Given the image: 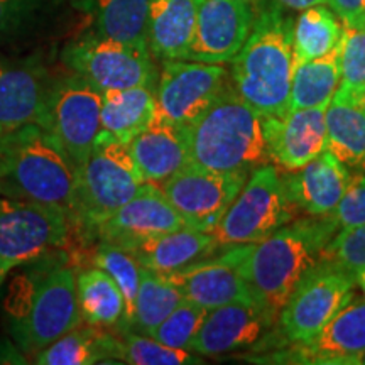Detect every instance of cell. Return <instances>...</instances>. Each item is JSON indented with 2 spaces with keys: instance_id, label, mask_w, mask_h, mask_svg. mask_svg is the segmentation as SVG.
<instances>
[{
  "instance_id": "8992f818",
  "label": "cell",
  "mask_w": 365,
  "mask_h": 365,
  "mask_svg": "<svg viewBox=\"0 0 365 365\" xmlns=\"http://www.w3.org/2000/svg\"><path fill=\"white\" fill-rule=\"evenodd\" d=\"M144 182L130 156L129 144L100 130L88 158L76 168V228L93 234L95 228L124 207Z\"/></svg>"
},
{
  "instance_id": "52a82bcc",
  "label": "cell",
  "mask_w": 365,
  "mask_h": 365,
  "mask_svg": "<svg viewBox=\"0 0 365 365\" xmlns=\"http://www.w3.org/2000/svg\"><path fill=\"white\" fill-rule=\"evenodd\" d=\"M294 215L296 208L287 198L279 171L262 164L242 186L212 235L222 247L255 244L289 223Z\"/></svg>"
},
{
  "instance_id": "7bdbcfd3",
  "label": "cell",
  "mask_w": 365,
  "mask_h": 365,
  "mask_svg": "<svg viewBox=\"0 0 365 365\" xmlns=\"http://www.w3.org/2000/svg\"><path fill=\"white\" fill-rule=\"evenodd\" d=\"M7 271H6V269H4L2 266H0V284H2V281L4 279H6V276H7Z\"/></svg>"
},
{
  "instance_id": "30bf717a",
  "label": "cell",
  "mask_w": 365,
  "mask_h": 365,
  "mask_svg": "<svg viewBox=\"0 0 365 365\" xmlns=\"http://www.w3.org/2000/svg\"><path fill=\"white\" fill-rule=\"evenodd\" d=\"M102 91L76 73L53 78L39 125L49 130L78 168L102 130Z\"/></svg>"
},
{
  "instance_id": "603a6c76",
  "label": "cell",
  "mask_w": 365,
  "mask_h": 365,
  "mask_svg": "<svg viewBox=\"0 0 365 365\" xmlns=\"http://www.w3.org/2000/svg\"><path fill=\"white\" fill-rule=\"evenodd\" d=\"M218 245L220 244L212 234H205L193 228H181L170 234L137 242L125 250L134 255L140 266L164 276L210 257L215 254Z\"/></svg>"
},
{
  "instance_id": "836d02e7",
  "label": "cell",
  "mask_w": 365,
  "mask_h": 365,
  "mask_svg": "<svg viewBox=\"0 0 365 365\" xmlns=\"http://www.w3.org/2000/svg\"><path fill=\"white\" fill-rule=\"evenodd\" d=\"M93 264L95 267L103 269L108 276H112L118 289L122 291L125 301L124 330H129L132 327V317H134L135 296L139 291L143 266L135 261V257L129 250L122 249L120 245L110 244V242H100L97 245L93 254Z\"/></svg>"
},
{
  "instance_id": "7c38bea8",
  "label": "cell",
  "mask_w": 365,
  "mask_h": 365,
  "mask_svg": "<svg viewBox=\"0 0 365 365\" xmlns=\"http://www.w3.org/2000/svg\"><path fill=\"white\" fill-rule=\"evenodd\" d=\"M249 173H222L188 163L163 181V193L186 225L212 234L247 181Z\"/></svg>"
},
{
  "instance_id": "e0dca14e",
  "label": "cell",
  "mask_w": 365,
  "mask_h": 365,
  "mask_svg": "<svg viewBox=\"0 0 365 365\" xmlns=\"http://www.w3.org/2000/svg\"><path fill=\"white\" fill-rule=\"evenodd\" d=\"M188 228L185 218L168 202L163 190L144 182L124 207H120L93 230L100 242H110L122 249L153 237Z\"/></svg>"
},
{
  "instance_id": "3957f363",
  "label": "cell",
  "mask_w": 365,
  "mask_h": 365,
  "mask_svg": "<svg viewBox=\"0 0 365 365\" xmlns=\"http://www.w3.org/2000/svg\"><path fill=\"white\" fill-rule=\"evenodd\" d=\"M75 163L43 125L27 124L0 137L2 196L53 205L75 223Z\"/></svg>"
},
{
  "instance_id": "7402d4cb",
  "label": "cell",
  "mask_w": 365,
  "mask_h": 365,
  "mask_svg": "<svg viewBox=\"0 0 365 365\" xmlns=\"http://www.w3.org/2000/svg\"><path fill=\"white\" fill-rule=\"evenodd\" d=\"M365 352V299H350L323 330L301 345L309 364H360ZM304 359L301 362H304Z\"/></svg>"
},
{
  "instance_id": "9c48e42d",
  "label": "cell",
  "mask_w": 365,
  "mask_h": 365,
  "mask_svg": "<svg viewBox=\"0 0 365 365\" xmlns=\"http://www.w3.org/2000/svg\"><path fill=\"white\" fill-rule=\"evenodd\" d=\"M148 46L105 38L93 31L63 48L61 59L73 73L100 91L154 85L156 68Z\"/></svg>"
},
{
  "instance_id": "4fadbf2b",
  "label": "cell",
  "mask_w": 365,
  "mask_h": 365,
  "mask_svg": "<svg viewBox=\"0 0 365 365\" xmlns=\"http://www.w3.org/2000/svg\"><path fill=\"white\" fill-rule=\"evenodd\" d=\"M228 83L222 65L170 59L163 61L156 85V115L180 125H190L213 103Z\"/></svg>"
},
{
  "instance_id": "ac0fdd59",
  "label": "cell",
  "mask_w": 365,
  "mask_h": 365,
  "mask_svg": "<svg viewBox=\"0 0 365 365\" xmlns=\"http://www.w3.org/2000/svg\"><path fill=\"white\" fill-rule=\"evenodd\" d=\"M277 317L261 301H234L210 309L190 350L205 357L235 352L257 344Z\"/></svg>"
},
{
  "instance_id": "8d00e7d4",
  "label": "cell",
  "mask_w": 365,
  "mask_h": 365,
  "mask_svg": "<svg viewBox=\"0 0 365 365\" xmlns=\"http://www.w3.org/2000/svg\"><path fill=\"white\" fill-rule=\"evenodd\" d=\"M207 313L208 309L182 299L149 336L173 349L190 350L191 341L202 327Z\"/></svg>"
},
{
  "instance_id": "d6a6232c",
  "label": "cell",
  "mask_w": 365,
  "mask_h": 365,
  "mask_svg": "<svg viewBox=\"0 0 365 365\" xmlns=\"http://www.w3.org/2000/svg\"><path fill=\"white\" fill-rule=\"evenodd\" d=\"M181 301V293L166 277L143 267L139 291L135 296L132 327L137 328L143 335L149 336Z\"/></svg>"
},
{
  "instance_id": "1f68e13d",
  "label": "cell",
  "mask_w": 365,
  "mask_h": 365,
  "mask_svg": "<svg viewBox=\"0 0 365 365\" xmlns=\"http://www.w3.org/2000/svg\"><path fill=\"white\" fill-rule=\"evenodd\" d=\"M344 24L325 4L301 11L293 26L294 63L325 56L339 46Z\"/></svg>"
},
{
  "instance_id": "7a4b0ae2",
  "label": "cell",
  "mask_w": 365,
  "mask_h": 365,
  "mask_svg": "<svg viewBox=\"0 0 365 365\" xmlns=\"http://www.w3.org/2000/svg\"><path fill=\"white\" fill-rule=\"evenodd\" d=\"M293 26L281 6L266 7L255 16L247 41L230 61L235 91L262 118L289 112Z\"/></svg>"
},
{
  "instance_id": "ab89813d",
  "label": "cell",
  "mask_w": 365,
  "mask_h": 365,
  "mask_svg": "<svg viewBox=\"0 0 365 365\" xmlns=\"http://www.w3.org/2000/svg\"><path fill=\"white\" fill-rule=\"evenodd\" d=\"M325 6L330 7L344 24L365 19V0H325Z\"/></svg>"
},
{
  "instance_id": "9a60e30c",
  "label": "cell",
  "mask_w": 365,
  "mask_h": 365,
  "mask_svg": "<svg viewBox=\"0 0 365 365\" xmlns=\"http://www.w3.org/2000/svg\"><path fill=\"white\" fill-rule=\"evenodd\" d=\"M230 247V250L213 255L212 259L207 257L176 272L164 274V277L180 291L182 299L191 301L208 312L234 301H261L254 287L239 272L245 244Z\"/></svg>"
},
{
  "instance_id": "60d3db41",
  "label": "cell",
  "mask_w": 365,
  "mask_h": 365,
  "mask_svg": "<svg viewBox=\"0 0 365 365\" xmlns=\"http://www.w3.org/2000/svg\"><path fill=\"white\" fill-rule=\"evenodd\" d=\"M277 6L282 9H291V11H304V9L325 4V0H276Z\"/></svg>"
},
{
  "instance_id": "d4e9b609",
  "label": "cell",
  "mask_w": 365,
  "mask_h": 365,
  "mask_svg": "<svg viewBox=\"0 0 365 365\" xmlns=\"http://www.w3.org/2000/svg\"><path fill=\"white\" fill-rule=\"evenodd\" d=\"M327 144L346 168L362 166L365 159V110L359 98L336 90L325 110Z\"/></svg>"
},
{
  "instance_id": "5bb4252c",
  "label": "cell",
  "mask_w": 365,
  "mask_h": 365,
  "mask_svg": "<svg viewBox=\"0 0 365 365\" xmlns=\"http://www.w3.org/2000/svg\"><path fill=\"white\" fill-rule=\"evenodd\" d=\"M51 81L39 53L0 51V137L39 124Z\"/></svg>"
},
{
  "instance_id": "f1b7e54d",
  "label": "cell",
  "mask_w": 365,
  "mask_h": 365,
  "mask_svg": "<svg viewBox=\"0 0 365 365\" xmlns=\"http://www.w3.org/2000/svg\"><path fill=\"white\" fill-rule=\"evenodd\" d=\"M59 0H0V49L27 51L51 24Z\"/></svg>"
},
{
  "instance_id": "2e32d148",
  "label": "cell",
  "mask_w": 365,
  "mask_h": 365,
  "mask_svg": "<svg viewBox=\"0 0 365 365\" xmlns=\"http://www.w3.org/2000/svg\"><path fill=\"white\" fill-rule=\"evenodd\" d=\"M254 11L240 0H200L195 34L186 59L223 65L230 63L247 41Z\"/></svg>"
},
{
  "instance_id": "d590c367",
  "label": "cell",
  "mask_w": 365,
  "mask_h": 365,
  "mask_svg": "<svg viewBox=\"0 0 365 365\" xmlns=\"http://www.w3.org/2000/svg\"><path fill=\"white\" fill-rule=\"evenodd\" d=\"M339 65L340 85L336 90L360 100L365 88V19L344 24L339 46Z\"/></svg>"
},
{
  "instance_id": "cb8c5ba5",
  "label": "cell",
  "mask_w": 365,
  "mask_h": 365,
  "mask_svg": "<svg viewBox=\"0 0 365 365\" xmlns=\"http://www.w3.org/2000/svg\"><path fill=\"white\" fill-rule=\"evenodd\" d=\"M200 0H149L148 48L161 61L186 59Z\"/></svg>"
},
{
  "instance_id": "ffe728a7",
  "label": "cell",
  "mask_w": 365,
  "mask_h": 365,
  "mask_svg": "<svg viewBox=\"0 0 365 365\" xmlns=\"http://www.w3.org/2000/svg\"><path fill=\"white\" fill-rule=\"evenodd\" d=\"M130 156L145 182L166 181L191 163L186 125L154 115L129 143Z\"/></svg>"
},
{
  "instance_id": "f35d334b",
  "label": "cell",
  "mask_w": 365,
  "mask_h": 365,
  "mask_svg": "<svg viewBox=\"0 0 365 365\" xmlns=\"http://www.w3.org/2000/svg\"><path fill=\"white\" fill-rule=\"evenodd\" d=\"M331 217L339 228H350L365 223V173L350 178L344 196L340 198Z\"/></svg>"
},
{
  "instance_id": "74e56055",
  "label": "cell",
  "mask_w": 365,
  "mask_h": 365,
  "mask_svg": "<svg viewBox=\"0 0 365 365\" xmlns=\"http://www.w3.org/2000/svg\"><path fill=\"white\" fill-rule=\"evenodd\" d=\"M319 262L330 264L350 276H357L365 269V223L340 228L325 245Z\"/></svg>"
},
{
  "instance_id": "277c9868",
  "label": "cell",
  "mask_w": 365,
  "mask_h": 365,
  "mask_svg": "<svg viewBox=\"0 0 365 365\" xmlns=\"http://www.w3.org/2000/svg\"><path fill=\"white\" fill-rule=\"evenodd\" d=\"M191 163L222 173H249L269 164L264 118L252 110L234 85H225L202 115L186 125Z\"/></svg>"
},
{
  "instance_id": "44dd1931",
  "label": "cell",
  "mask_w": 365,
  "mask_h": 365,
  "mask_svg": "<svg viewBox=\"0 0 365 365\" xmlns=\"http://www.w3.org/2000/svg\"><path fill=\"white\" fill-rule=\"evenodd\" d=\"M346 166L325 149L294 175L282 178L287 198L309 217L330 215L350 182Z\"/></svg>"
},
{
  "instance_id": "ba28073f",
  "label": "cell",
  "mask_w": 365,
  "mask_h": 365,
  "mask_svg": "<svg viewBox=\"0 0 365 365\" xmlns=\"http://www.w3.org/2000/svg\"><path fill=\"white\" fill-rule=\"evenodd\" d=\"M75 223L65 210L29 200H0V266L14 267L38 262L63 249Z\"/></svg>"
},
{
  "instance_id": "484cf974",
  "label": "cell",
  "mask_w": 365,
  "mask_h": 365,
  "mask_svg": "<svg viewBox=\"0 0 365 365\" xmlns=\"http://www.w3.org/2000/svg\"><path fill=\"white\" fill-rule=\"evenodd\" d=\"M156 115V86L102 91L100 125L105 134L129 144Z\"/></svg>"
},
{
  "instance_id": "ee69618b",
  "label": "cell",
  "mask_w": 365,
  "mask_h": 365,
  "mask_svg": "<svg viewBox=\"0 0 365 365\" xmlns=\"http://www.w3.org/2000/svg\"><path fill=\"white\" fill-rule=\"evenodd\" d=\"M360 103H362V107H364V110H365V88L362 91V97H360Z\"/></svg>"
},
{
  "instance_id": "e575fe53",
  "label": "cell",
  "mask_w": 365,
  "mask_h": 365,
  "mask_svg": "<svg viewBox=\"0 0 365 365\" xmlns=\"http://www.w3.org/2000/svg\"><path fill=\"white\" fill-rule=\"evenodd\" d=\"M118 362L132 365H191L203 364L198 355L190 350L173 349L154 340L153 336L140 335L130 330L122 331L118 339Z\"/></svg>"
},
{
  "instance_id": "4dcf8cb0",
  "label": "cell",
  "mask_w": 365,
  "mask_h": 365,
  "mask_svg": "<svg viewBox=\"0 0 365 365\" xmlns=\"http://www.w3.org/2000/svg\"><path fill=\"white\" fill-rule=\"evenodd\" d=\"M339 46L322 58L294 63L289 110L330 103L340 85Z\"/></svg>"
},
{
  "instance_id": "5b68a950",
  "label": "cell",
  "mask_w": 365,
  "mask_h": 365,
  "mask_svg": "<svg viewBox=\"0 0 365 365\" xmlns=\"http://www.w3.org/2000/svg\"><path fill=\"white\" fill-rule=\"evenodd\" d=\"M43 266L29 274L19 293H12L7 331L21 352L34 355L81 325L73 267L44 257Z\"/></svg>"
},
{
  "instance_id": "83f0119b",
  "label": "cell",
  "mask_w": 365,
  "mask_h": 365,
  "mask_svg": "<svg viewBox=\"0 0 365 365\" xmlns=\"http://www.w3.org/2000/svg\"><path fill=\"white\" fill-rule=\"evenodd\" d=\"M118 336L97 327H76L34 354L39 365H91L117 359Z\"/></svg>"
},
{
  "instance_id": "f546056e",
  "label": "cell",
  "mask_w": 365,
  "mask_h": 365,
  "mask_svg": "<svg viewBox=\"0 0 365 365\" xmlns=\"http://www.w3.org/2000/svg\"><path fill=\"white\" fill-rule=\"evenodd\" d=\"M76 296L81 319L97 328H124L125 301L117 282L103 269L90 267L76 274Z\"/></svg>"
},
{
  "instance_id": "4316f807",
  "label": "cell",
  "mask_w": 365,
  "mask_h": 365,
  "mask_svg": "<svg viewBox=\"0 0 365 365\" xmlns=\"http://www.w3.org/2000/svg\"><path fill=\"white\" fill-rule=\"evenodd\" d=\"M91 31L122 43L148 46L149 0H73Z\"/></svg>"
},
{
  "instance_id": "bcb514c9",
  "label": "cell",
  "mask_w": 365,
  "mask_h": 365,
  "mask_svg": "<svg viewBox=\"0 0 365 365\" xmlns=\"http://www.w3.org/2000/svg\"><path fill=\"white\" fill-rule=\"evenodd\" d=\"M360 170H362V173H365V159H364V163H362V166H360Z\"/></svg>"
},
{
  "instance_id": "8fae6325",
  "label": "cell",
  "mask_w": 365,
  "mask_h": 365,
  "mask_svg": "<svg viewBox=\"0 0 365 365\" xmlns=\"http://www.w3.org/2000/svg\"><path fill=\"white\" fill-rule=\"evenodd\" d=\"M354 276L319 262L301 279L279 312V325L287 340L298 345L312 341L323 327L354 298Z\"/></svg>"
},
{
  "instance_id": "6da1fadb",
  "label": "cell",
  "mask_w": 365,
  "mask_h": 365,
  "mask_svg": "<svg viewBox=\"0 0 365 365\" xmlns=\"http://www.w3.org/2000/svg\"><path fill=\"white\" fill-rule=\"evenodd\" d=\"M339 223L330 215L299 218L261 242L245 244L239 272L274 317L307 274L317 267Z\"/></svg>"
},
{
  "instance_id": "d6986e66",
  "label": "cell",
  "mask_w": 365,
  "mask_h": 365,
  "mask_svg": "<svg viewBox=\"0 0 365 365\" xmlns=\"http://www.w3.org/2000/svg\"><path fill=\"white\" fill-rule=\"evenodd\" d=\"M328 105L289 110L264 118L269 158L277 166L298 171L325 150V110Z\"/></svg>"
},
{
  "instance_id": "7dc6e473",
  "label": "cell",
  "mask_w": 365,
  "mask_h": 365,
  "mask_svg": "<svg viewBox=\"0 0 365 365\" xmlns=\"http://www.w3.org/2000/svg\"><path fill=\"white\" fill-rule=\"evenodd\" d=\"M240 2H249L250 4V2H254V0H240Z\"/></svg>"
},
{
  "instance_id": "f6af8a7d",
  "label": "cell",
  "mask_w": 365,
  "mask_h": 365,
  "mask_svg": "<svg viewBox=\"0 0 365 365\" xmlns=\"http://www.w3.org/2000/svg\"><path fill=\"white\" fill-rule=\"evenodd\" d=\"M360 364L365 365V352H364V355H362V359H360Z\"/></svg>"
},
{
  "instance_id": "b9f144b4",
  "label": "cell",
  "mask_w": 365,
  "mask_h": 365,
  "mask_svg": "<svg viewBox=\"0 0 365 365\" xmlns=\"http://www.w3.org/2000/svg\"><path fill=\"white\" fill-rule=\"evenodd\" d=\"M355 281H357V284L360 286V289H362V293L365 296V269H364V271H360L357 276H355Z\"/></svg>"
}]
</instances>
